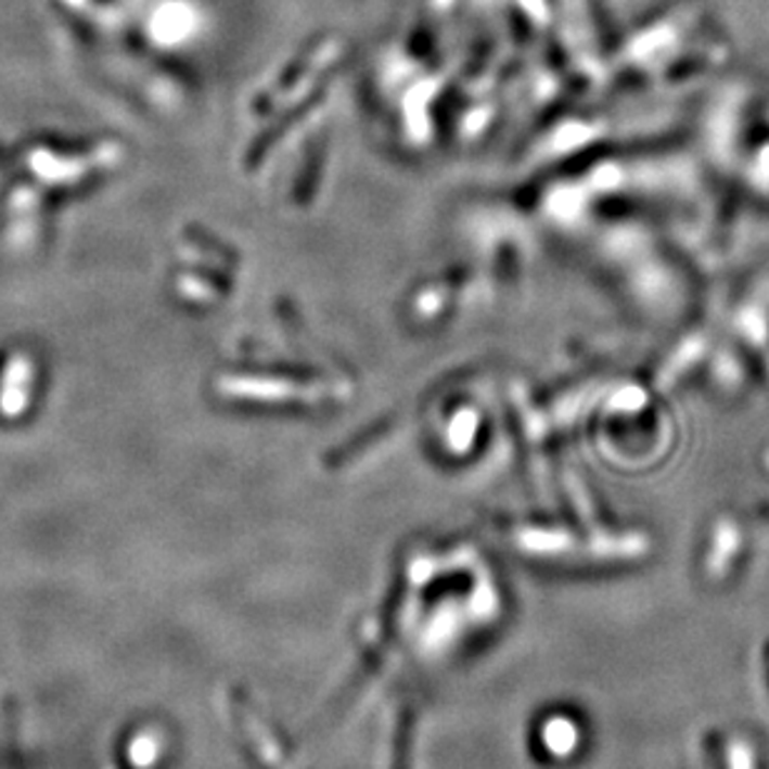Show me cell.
<instances>
[{
    "instance_id": "obj_2",
    "label": "cell",
    "mask_w": 769,
    "mask_h": 769,
    "mask_svg": "<svg viewBox=\"0 0 769 769\" xmlns=\"http://www.w3.org/2000/svg\"><path fill=\"white\" fill-rule=\"evenodd\" d=\"M243 727L247 732H251V738L255 740V747H258V752L262 757H266V762L272 765V767H280V752H278V744L275 740L270 738V732L262 727L258 719H255L253 715H247L243 713Z\"/></svg>"
},
{
    "instance_id": "obj_3",
    "label": "cell",
    "mask_w": 769,
    "mask_h": 769,
    "mask_svg": "<svg viewBox=\"0 0 769 769\" xmlns=\"http://www.w3.org/2000/svg\"><path fill=\"white\" fill-rule=\"evenodd\" d=\"M544 740H548V747L552 752H557V755H565L575 747V727L567 722V719H552L548 725V730H544Z\"/></svg>"
},
{
    "instance_id": "obj_4",
    "label": "cell",
    "mask_w": 769,
    "mask_h": 769,
    "mask_svg": "<svg viewBox=\"0 0 769 769\" xmlns=\"http://www.w3.org/2000/svg\"><path fill=\"white\" fill-rule=\"evenodd\" d=\"M732 769H752L749 749H744L742 744H734L732 747Z\"/></svg>"
},
{
    "instance_id": "obj_1",
    "label": "cell",
    "mask_w": 769,
    "mask_h": 769,
    "mask_svg": "<svg viewBox=\"0 0 769 769\" xmlns=\"http://www.w3.org/2000/svg\"><path fill=\"white\" fill-rule=\"evenodd\" d=\"M517 540L527 552H537V555H557V552H565L573 548V537L562 533L527 530V533H520Z\"/></svg>"
}]
</instances>
